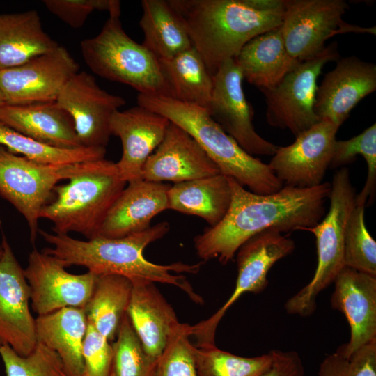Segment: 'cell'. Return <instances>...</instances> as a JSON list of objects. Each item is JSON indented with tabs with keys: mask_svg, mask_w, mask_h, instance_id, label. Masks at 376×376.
Wrapping results in <instances>:
<instances>
[{
	"mask_svg": "<svg viewBox=\"0 0 376 376\" xmlns=\"http://www.w3.org/2000/svg\"><path fill=\"white\" fill-rule=\"evenodd\" d=\"M228 178L231 191L228 212L217 225L206 228L194 239L201 261L217 258L226 265L245 242L263 230L275 228L281 233L305 230L324 217L329 182L304 189L283 186L275 193L258 194Z\"/></svg>",
	"mask_w": 376,
	"mask_h": 376,
	"instance_id": "6da1fadb",
	"label": "cell"
},
{
	"mask_svg": "<svg viewBox=\"0 0 376 376\" xmlns=\"http://www.w3.org/2000/svg\"><path fill=\"white\" fill-rule=\"evenodd\" d=\"M170 230L167 221H162L136 233L118 238L95 237L80 240L68 234H57L38 230V233L52 247L42 251L61 260L65 267L82 266L95 275L116 274L132 282L148 281L175 286L196 304L203 303V297L194 289L186 276L174 273L197 274L205 263L182 262L158 265L148 260L144 249L162 238Z\"/></svg>",
	"mask_w": 376,
	"mask_h": 376,
	"instance_id": "7a4b0ae2",
	"label": "cell"
},
{
	"mask_svg": "<svg viewBox=\"0 0 376 376\" xmlns=\"http://www.w3.org/2000/svg\"><path fill=\"white\" fill-rule=\"evenodd\" d=\"M213 77L256 36L279 27L284 0H168Z\"/></svg>",
	"mask_w": 376,
	"mask_h": 376,
	"instance_id": "3957f363",
	"label": "cell"
},
{
	"mask_svg": "<svg viewBox=\"0 0 376 376\" xmlns=\"http://www.w3.org/2000/svg\"><path fill=\"white\" fill-rule=\"evenodd\" d=\"M137 102L186 131L217 164L221 174L250 191L269 194L283 187L269 165L245 152L214 120L207 109L172 97L141 94H138Z\"/></svg>",
	"mask_w": 376,
	"mask_h": 376,
	"instance_id": "277c9868",
	"label": "cell"
},
{
	"mask_svg": "<svg viewBox=\"0 0 376 376\" xmlns=\"http://www.w3.org/2000/svg\"><path fill=\"white\" fill-rule=\"evenodd\" d=\"M127 184L116 163L97 160L88 171L54 187V199L43 207L40 219L51 221L54 233L94 238Z\"/></svg>",
	"mask_w": 376,
	"mask_h": 376,
	"instance_id": "5b68a950",
	"label": "cell"
},
{
	"mask_svg": "<svg viewBox=\"0 0 376 376\" xmlns=\"http://www.w3.org/2000/svg\"><path fill=\"white\" fill-rule=\"evenodd\" d=\"M109 13L100 32L80 42L88 67L102 78L132 87L139 94L173 98L157 58L123 29L120 6Z\"/></svg>",
	"mask_w": 376,
	"mask_h": 376,
	"instance_id": "8992f818",
	"label": "cell"
},
{
	"mask_svg": "<svg viewBox=\"0 0 376 376\" xmlns=\"http://www.w3.org/2000/svg\"><path fill=\"white\" fill-rule=\"evenodd\" d=\"M355 196L348 169L343 167L332 178L328 213L315 226L305 230L315 237L318 265L311 281L285 302L288 313L301 317L313 314L318 295L334 283L344 267L345 228L355 206Z\"/></svg>",
	"mask_w": 376,
	"mask_h": 376,
	"instance_id": "52a82bcc",
	"label": "cell"
},
{
	"mask_svg": "<svg viewBox=\"0 0 376 376\" xmlns=\"http://www.w3.org/2000/svg\"><path fill=\"white\" fill-rule=\"evenodd\" d=\"M96 161L43 164L13 154L0 146V196L26 219L33 244L38 233L40 211L49 202L54 187L59 182L88 171Z\"/></svg>",
	"mask_w": 376,
	"mask_h": 376,
	"instance_id": "ba28073f",
	"label": "cell"
},
{
	"mask_svg": "<svg viewBox=\"0 0 376 376\" xmlns=\"http://www.w3.org/2000/svg\"><path fill=\"white\" fill-rule=\"evenodd\" d=\"M339 58L337 42L318 55L300 61L274 87L261 91L266 101V120L289 130L295 136L321 120L314 111L317 79L324 65Z\"/></svg>",
	"mask_w": 376,
	"mask_h": 376,
	"instance_id": "9c48e42d",
	"label": "cell"
},
{
	"mask_svg": "<svg viewBox=\"0 0 376 376\" xmlns=\"http://www.w3.org/2000/svg\"><path fill=\"white\" fill-rule=\"evenodd\" d=\"M349 8L343 0H284L281 30L289 56L303 61L320 53L325 42L345 33L375 35V26L366 28L343 19Z\"/></svg>",
	"mask_w": 376,
	"mask_h": 376,
	"instance_id": "30bf717a",
	"label": "cell"
},
{
	"mask_svg": "<svg viewBox=\"0 0 376 376\" xmlns=\"http://www.w3.org/2000/svg\"><path fill=\"white\" fill-rule=\"evenodd\" d=\"M295 248V242L275 228L263 230L245 242L235 254L237 276L233 293L213 315L191 326V336L196 343L214 344L217 328L228 309L244 293L263 291L268 285L271 267Z\"/></svg>",
	"mask_w": 376,
	"mask_h": 376,
	"instance_id": "8fae6325",
	"label": "cell"
},
{
	"mask_svg": "<svg viewBox=\"0 0 376 376\" xmlns=\"http://www.w3.org/2000/svg\"><path fill=\"white\" fill-rule=\"evenodd\" d=\"M56 102L70 116L81 146L87 148H106L111 135V117L125 104L122 97L101 88L95 77L85 71L70 79Z\"/></svg>",
	"mask_w": 376,
	"mask_h": 376,
	"instance_id": "7c38bea8",
	"label": "cell"
},
{
	"mask_svg": "<svg viewBox=\"0 0 376 376\" xmlns=\"http://www.w3.org/2000/svg\"><path fill=\"white\" fill-rule=\"evenodd\" d=\"M30 288L33 311L47 315L65 307L84 308L93 293L97 275L73 274L54 256L32 250L24 269Z\"/></svg>",
	"mask_w": 376,
	"mask_h": 376,
	"instance_id": "4fadbf2b",
	"label": "cell"
},
{
	"mask_svg": "<svg viewBox=\"0 0 376 376\" xmlns=\"http://www.w3.org/2000/svg\"><path fill=\"white\" fill-rule=\"evenodd\" d=\"M242 72L230 59L213 76V89L207 111L223 130L248 154L274 155L278 146L265 140L255 130L253 111L246 100Z\"/></svg>",
	"mask_w": 376,
	"mask_h": 376,
	"instance_id": "5bb4252c",
	"label": "cell"
},
{
	"mask_svg": "<svg viewBox=\"0 0 376 376\" xmlns=\"http://www.w3.org/2000/svg\"><path fill=\"white\" fill-rule=\"evenodd\" d=\"M79 72L78 63L63 46L26 63L0 71V88L6 104L56 101L61 89Z\"/></svg>",
	"mask_w": 376,
	"mask_h": 376,
	"instance_id": "9a60e30c",
	"label": "cell"
},
{
	"mask_svg": "<svg viewBox=\"0 0 376 376\" xmlns=\"http://www.w3.org/2000/svg\"><path fill=\"white\" fill-rule=\"evenodd\" d=\"M339 127L321 120L295 136L290 145L278 147L268 165L283 186L304 189L323 182Z\"/></svg>",
	"mask_w": 376,
	"mask_h": 376,
	"instance_id": "2e32d148",
	"label": "cell"
},
{
	"mask_svg": "<svg viewBox=\"0 0 376 376\" xmlns=\"http://www.w3.org/2000/svg\"><path fill=\"white\" fill-rule=\"evenodd\" d=\"M3 253L0 260V346L9 345L26 357L38 343L36 319L29 301L30 288L24 269L6 236L2 235Z\"/></svg>",
	"mask_w": 376,
	"mask_h": 376,
	"instance_id": "e0dca14e",
	"label": "cell"
},
{
	"mask_svg": "<svg viewBox=\"0 0 376 376\" xmlns=\"http://www.w3.org/2000/svg\"><path fill=\"white\" fill-rule=\"evenodd\" d=\"M375 90V64L354 56L339 58L318 86L314 111L320 120L340 127L359 101Z\"/></svg>",
	"mask_w": 376,
	"mask_h": 376,
	"instance_id": "ac0fdd59",
	"label": "cell"
},
{
	"mask_svg": "<svg viewBox=\"0 0 376 376\" xmlns=\"http://www.w3.org/2000/svg\"><path fill=\"white\" fill-rule=\"evenodd\" d=\"M220 173L196 141L171 122L162 141L145 162L141 178L175 184Z\"/></svg>",
	"mask_w": 376,
	"mask_h": 376,
	"instance_id": "d6986e66",
	"label": "cell"
},
{
	"mask_svg": "<svg viewBox=\"0 0 376 376\" xmlns=\"http://www.w3.org/2000/svg\"><path fill=\"white\" fill-rule=\"evenodd\" d=\"M333 283L331 306L345 315L350 329L349 341L336 351L349 357L376 340V277L344 267Z\"/></svg>",
	"mask_w": 376,
	"mask_h": 376,
	"instance_id": "ffe728a7",
	"label": "cell"
},
{
	"mask_svg": "<svg viewBox=\"0 0 376 376\" xmlns=\"http://www.w3.org/2000/svg\"><path fill=\"white\" fill-rule=\"evenodd\" d=\"M170 123L164 116L140 105L113 114L111 133L120 139L123 147L116 165L127 183L142 179L143 165L162 141Z\"/></svg>",
	"mask_w": 376,
	"mask_h": 376,
	"instance_id": "44dd1931",
	"label": "cell"
},
{
	"mask_svg": "<svg viewBox=\"0 0 376 376\" xmlns=\"http://www.w3.org/2000/svg\"><path fill=\"white\" fill-rule=\"evenodd\" d=\"M109 210L97 237L118 238L149 228L152 219L168 209L171 185L143 179L127 184Z\"/></svg>",
	"mask_w": 376,
	"mask_h": 376,
	"instance_id": "7402d4cb",
	"label": "cell"
},
{
	"mask_svg": "<svg viewBox=\"0 0 376 376\" xmlns=\"http://www.w3.org/2000/svg\"><path fill=\"white\" fill-rule=\"evenodd\" d=\"M132 283V296L127 314L146 352L157 360L172 331L180 322L155 283L148 281Z\"/></svg>",
	"mask_w": 376,
	"mask_h": 376,
	"instance_id": "603a6c76",
	"label": "cell"
},
{
	"mask_svg": "<svg viewBox=\"0 0 376 376\" xmlns=\"http://www.w3.org/2000/svg\"><path fill=\"white\" fill-rule=\"evenodd\" d=\"M0 122L51 146L65 148L82 147L72 118L56 101L5 104L0 108Z\"/></svg>",
	"mask_w": 376,
	"mask_h": 376,
	"instance_id": "cb8c5ba5",
	"label": "cell"
},
{
	"mask_svg": "<svg viewBox=\"0 0 376 376\" xmlns=\"http://www.w3.org/2000/svg\"><path fill=\"white\" fill-rule=\"evenodd\" d=\"M280 26L252 38L234 58L243 79L260 91L276 86L300 62L289 56Z\"/></svg>",
	"mask_w": 376,
	"mask_h": 376,
	"instance_id": "d4e9b609",
	"label": "cell"
},
{
	"mask_svg": "<svg viewBox=\"0 0 376 376\" xmlns=\"http://www.w3.org/2000/svg\"><path fill=\"white\" fill-rule=\"evenodd\" d=\"M88 327L84 308L65 307L36 318L37 340L54 351L70 376H82V345Z\"/></svg>",
	"mask_w": 376,
	"mask_h": 376,
	"instance_id": "484cf974",
	"label": "cell"
},
{
	"mask_svg": "<svg viewBox=\"0 0 376 376\" xmlns=\"http://www.w3.org/2000/svg\"><path fill=\"white\" fill-rule=\"evenodd\" d=\"M59 45L35 10L0 14V71L19 66Z\"/></svg>",
	"mask_w": 376,
	"mask_h": 376,
	"instance_id": "4316f807",
	"label": "cell"
},
{
	"mask_svg": "<svg viewBox=\"0 0 376 376\" xmlns=\"http://www.w3.org/2000/svg\"><path fill=\"white\" fill-rule=\"evenodd\" d=\"M168 209L202 218L212 227L224 217L231 201L228 177L222 174L173 184Z\"/></svg>",
	"mask_w": 376,
	"mask_h": 376,
	"instance_id": "83f0119b",
	"label": "cell"
},
{
	"mask_svg": "<svg viewBox=\"0 0 376 376\" xmlns=\"http://www.w3.org/2000/svg\"><path fill=\"white\" fill-rule=\"evenodd\" d=\"M141 7L142 45L159 61L170 60L193 47L183 21L168 0H143Z\"/></svg>",
	"mask_w": 376,
	"mask_h": 376,
	"instance_id": "f1b7e54d",
	"label": "cell"
},
{
	"mask_svg": "<svg viewBox=\"0 0 376 376\" xmlns=\"http://www.w3.org/2000/svg\"><path fill=\"white\" fill-rule=\"evenodd\" d=\"M132 283L116 274L97 276L91 297L84 308L87 321L109 341L116 339L131 299Z\"/></svg>",
	"mask_w": 376,
	"mask_h": 376,
	"instance_id": "f546056e",
	"label": "cell"
},
{
	"mask_svg": "<svg viewBox=\"0 0 376 376\" xmlns=\"http://www.w3.org/2000/svg\"><path fill=\"white\" fill-rule=\"evenodd\" d=\"M159 62L174 99L207 110L212 93L213 77L194 47L170 60Z\"/></svg>",
	"mask_w": 376,
	"mask_h": 376,
	"instance_id": "4dcf8cb0",
	"label": "cell"
},
{
	"mask_svg": "<svg viewBox=\"0 0 376 376\" xmlns=\"http://www.w3.org/2000/svg\"><path fill=\"white\" fill-rule=\"evenodd\" d=\"M0 146L33 162L66 165L104 159V147L59 148L24 135L0 122Z\"/></svg>",
	"mask_w": 376,
	"mask_h": 376,
	"instance_id": "1f68e13d",
	"label": "cell"
},
{
	"mask_svg": "<svg viewBox=\"0 0 376 376\" xmlns=\"http://www.w3.org/2000/svg\"><path fill=\"white\" fill-rule=\"evenodd\" d=\"M194 355L198 376H260L272 360L270 352L244 357L220 350L216 345L195 346Z\"/></svg>",
	"mask_w": 376,
	"mask_h": 376,
	"instance_id": "d6a6232c",
	"label": "cell"
},
{
	"mask_svg": "<svg viewBox=\"0 0 376 376\" xmlns=\"http://www.w3.org/2000/svg\"><path fill=\"white\" fill-rule=\"evenodd\" d=\"M361 155L366 160L368 173L363 188L356 194L355 205L366 206L371 204L376 189V124L350 139L336 141L330 167L338 168L355 160Z\"/></svg>",
	"mask_w": 376,
	"mask_h": 376,
	"instance_id": "836d02e7",
	"label": "cell"
},
{
	"mask_svg": "<svg viewBox=\"0 0 376 376\" xmlns=\"http://www.w3.org/2000/svg\"><path fill=\"white\" fill-rule=\"evenodd\" d=\"M364 206L356 205L344 233V267L376 277V242L366 228Z\"/></svg>",
	"mask_w": 376,
	"mask_h": 376,
	"instance_id": "e575fe53",
	"label": "cell"
},
{
	"mask_svg": "<svg viewBox=\"0 0 376 376\" xmlns=\"http://www.w3.org/2000/svg\"><path fill=\"white\" fill-rule=\"evenodd\" d=\"M112 346L114 376H154L157 360L146 352L127 313Z\"/></svg>",
	"mask_w": 376,
	"mask_h": 376,
	"instance_id": "d590c367",
	"label": "cell"
},
{
	"mask_svg": "<svg viewBox=\"0 0 376 376\" xmlns=\"http://www.w3.org/2000/svg\"><path fill=\"white\" fill-rule=\"evenodd\" d=\"M6 376H70L59 356L40 342L26 357L9 345L0 346Z\"/></svg>",
	"mask_w": 376,
	"mask_h": 376,
	"instance_id": "8d00e7d4",
	"label": "cell"
},
{
	"mask_svg": "<svg viewBox=\"0 0 376 376\" xmlns=\"http://www.w3.org/2000/svg\"><path fill=\"white\" fill-rule=\"evenodd\" d=\"M191 325L180 323L172 331L157 359L154 376H198L194 345L190 341Z\"/></svg>",
	"mask_w": 376,
	"mask_h": 376,
	"instance_id": "74e56055",
	"label": "cell"
},
{
	"mask_svg": "<svg viewBox=\"0 0 376 376\" xmlns=\"http://www.w3.org/2000/svg\"><path fill=\"white\" fill-rule=\"evenodd\" d=\"M318 376H376V340L345 357L336 350L321 362Z\"/></svg>",
	"mask_w": 376,
	"mask_h": 376,
	"instance_id": "f35d334b",
	"label": "cell"
},
{
	"mask_svg": "<svg viewBox=\"0 0 376 376\" xmlns=\"http://www.w3.org/2000/svg\"><path fill=\"white\" fill-rule=\"evenodd\" d=\"M82 376H110L113 359L110 341L88 322L82 345Z\"/></svg>",
	"mask_w": 376,
	"mask_h": 376,
	"instance_id": "ab89813d",
	"label": "cell"
},
{
	"mask_svg": "<svg viewBox=\"0 0 376 376\" xmlns=\"http://www.w3.org/2000/svg\"><path fill=\"white\" fill-rule=\"evenodd\" d=\"M47 9L68 26L81 27L95 10L109 13L120 6L116 0H44Z\"/></svg>",
	"mask_w": 376,
	"mask_h": 376,
	"instance_id": "60d3db41",
	"label": "cell"
},
{
	"mask_svg": "<svg viewBox=\"0 0 376 376\" xmlns=\"http://www.w3.org/2000/svg\"><path fill=\"white\" fill-rule=\"evenodd\" d=\"M272 360L270 366L260 376H304L303 361L295 351H269Z\"/></svg>",
	"mask_w": 376,
	"mask_h": 376,
	"instance_id": "b9f144b4",
	"label": "cell"
},
{
	"mask_svg": "<svg viewBox=\"0 0 376 376\" xmlns=\"http://www.w3.org/2000/svg\"><path fill=\"white\" fill-rule=\"evenodd\" d=\"M6 104L4 96L3 95V93L0 88V108H1L3 106Z\"/></svg>",
	"mask_w": 376,
	"mask_h": 376,
	"instance_id": "7bdbcfd3",
	"label": "cell"
},
{
	"mask_svg": "<svg viewBox=\"0 0 376 376\" xmlns=\"http://www.w3.org/2000/svg\"><path fill=\"white\" fill-rule=\"evenodd\" d=\"M3 249L1 244H0V260L3 256Z\"/></svg>",
	"mask_w": 376,
	"mask_h": 376,
	"instance_id": "ee69618b",
	"label": "cell"
},
{
	"mask_svg": "<svg viewBox=\"0 0 376 376\" xmlns=\"http://www.w3.org/2000/svg\"><path fill=\"white\" fill-rule=\"evenodd\" d=\"M110 376H114V373H113V370H112V369H111V372Z\"/></svg>",
	"mask_w": 376,
	"mask_h": 376,
	"instance_id": "f6af8a7d",
	"label": "cell"
}]
</instances>
